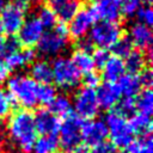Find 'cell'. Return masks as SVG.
<instances>
[{
	"label": "cell",
	"mask_w": 153,
	"mask_h": 153,
	"mask_svg": "<svg viewBox=\"0 0 153 153\" xmlns=\"http://www.w3.org/2000/svg\"><path fill=\"white\" fill-rule=\"evenodd\" d=\"M90 153H122L118 147H116L110 141H104L94 147H92V151Z\"/></svg>",
	"instance_id": "obj_38"
},
{
	"label": "cell",
	"mask_w": 153,
	"mask_h": 153,
	"mask_svg": "<svg viewBox=\"0 0 153 153\" xmlns=\"http://www.w3.org/2000/svg\"><path fill=\"white\" fill-rule=\"evenodd\" d=\"M35 57H36V53L32 48H24L16 53L5 55L4 63L8 71H14L31 63L35 60Z\"/></svg>",
	"instance_id": "obj_18"
},
{
	"label": "cell",
	"mask_w": 153,
	"mask_h": 153,
	"mask_svg": "<svg viewBox=\"0 0 153 153\" xmlns=\"http://www.w3.org/2000/svg\"><path fill=\"white\" fill-rule=\"evenodd\" d=\"M140 7H141L140 0H122L121 7H120V14L127 18H130L136 14Z\"/></svg>",
	"instance_id": "obj_33"
},
{
	"label": "cell",
	"mask_w": 153,
	"mask_h": 153,
	"mask_svg": "<svg viewBox=\"0 0 153 153\" xmlns=\"http://www.w3.org/2000/svg\"><path fill=\"white\" fill-rule=\"evenodd\" d=\"M7 131L12 143L24 153H30L36 139L38 137L33 114L24 109L17 110L8 120Z\"/></svg>",
	"instance_id": "obj_1"
},
{
	"label": "cell",
	"mask_w": 153,
	"mask_h": 153,
	"mask_svg": "<svg viewBox=\"0 0 153 153\" xmlns=\"http://www.w3.org/2000/svg\"><path fill=\"white\" fill-rule=\"evenodd\" d=\"M5 55V38L0 36V56Z\"/></svg>",
	"instance_id": "obj_44"
},
{
	"label": "cell",
	"mask_w": 153,
	"mask_h": 153,
	"mask_svg": "<svg viewBox=\"0 0 153 153\" xmlns=\"http://www.w3.org/2000/svg\"><path fill=\"white\" fill-rule=\"evenodd\" d=\"M135 108L139 114L151 116L153 112V93L151 88H143L135 96Z\"/></svg>",
	"instance_id": "obj_25"
},
{
	"label": "cell",
	"mask_w": 153,
	"mask_h": 153,
	"mask_svg": "<svg viewBox=\"0 0 153 153\" xmlns=\"http://www.w3.org/2000/svg\"><path fill=\"white\" fill-rule=\"evenodd\" d=\"M110 49H111L114 56L124 60V59L134 50V45H133V43L130 42V39H129L128 36H121V37L117 39V42H116Z\"/></svg>",
	"instance_id": "obj_29"
},
{
	"label": "cell",
	"mask_w": 153,
	"mask_h": 153,
	"mask_svg": "<svg viewBox=\"0 0 153 153\" xmlns=\"http://www.w3.org/2000/svg\"><path fill=\"white\" fill-rule=\"evenodd\" d=\"M20 1H24V2H26V4H29L30 1H32V0H20Z\"/></svg>",
	"instance_id": "obj_48"
},
{
	"label": "cell",
	"mask_w": 153,
	"mask_h": 153,
	"mask_svg": "<svg viewBox=\"0 0 153 153\" xmlns=\"http://www.w3.org/2000/svg\"><path fill=\"white\" fill-rule=\"evenodd\" d=\"M92 60H93V63H94V68H102L105 66V63L108 62V60L110 59V53L106 50V49H102V48H97V49H93L92 54Z\"/></svg>",
	"instance_id": "obj_34"
},
{
	"label": "cell",
	"mask_w": 153,
	"mask_h": 153,
	"mask_svg": "<svg viewBox=\"0 0 153 153\" xmlns=\"http://www.w3.org/2000/svg\"><path fill=\"white\" fill-rule=\"evenodd\" d=\"M122 0H96L94 5L91 6L96 12L99 20L117 22L120 14Z\"/></svg>",
	"instance_id": "obj_16"
},
{
	"label": "cell",
	"mask_w": 153,
	"mask_h": 153,
	"mask_svg": "<svg viewBox=\"0 0 153 153\" xmlns=\"http://www.w3.org/2000/svg\"><path fill=\"white\" fill-rule=\"evenodd\" d=\"M49 7L56 14L57 20L66 24L67 22H71V19L80 10L78 0H49Z\"/></svg>",
	"instance_id": "obj_17"
},
{
	"label": "cell",
	"mask_w": 153,
	"mask_h": 153,
	"mask_svg": "<svg viewBox=\"0 0 153 153\" xmlns=\"http://www.w3.org/2000/svg\"><path fill=\"white\" fill-rule=\"evenodd\" d=\"M51 114H54L55 116H62L65 117L66 115H68L69 112H72V102L68 98V96L66 94H57L55 97V99L51 102V104L49 105L48 109Z\"/></svg>",
	"instance_id": "obj_28"
},
{
	"label": "cell",
	"mask_w": 153,
	"mask_h": 153,
	"mask_svg": "<svg viewBox=\"0 0 153 153\" xmlns=\"http://www.w3.org/2000/svg\"><path fill=\"white\" fill-rule=\"evenodd\" d=\"M126 66H124V60L116 57V56H110L105 66L103 67V76L105 81L109 82H116L120 80V78L126 74Z\"/></svg>",
	"instance_id": "obj_19"
},
{
	"label": "cell",
	"mask_w": 153,
	"mask_h": 153,
	"mask_svg": "<svg viewBox=\"0 0 153 153\" xmlns=\"http://www.w3.org/2000/svg\"><path fill=\"white\" fill-rule=\"evenodd\" d=\"M59 141L56 136H39L36 139L31 152L33 153H56Z\"/></svg>",
	"instance_id": "obj_27"
},
{
	"label": "cell",
	"mask_w": 153,
	"mask_h": 153,
	"mask_svg": "<svg viewBox=\"0 0 153 153\" xmlns=\"http://www.w3.org/2000/svg\"><path fill=\"white\" fill-rule=\"evenodd\" d=\"M115 111L123 116L124 118L130 117L135 114L136 108H135V99L133 97H123L118 100V103L115 106Z\"/></svg>",
	"instance_id": "obj_32"
},
{
	"label": "cell",
	"mask_w": 153,
	"mask_h": 153,
	"mask_svg": "<svg viewBox=\"0 0 153 153\" xmlns=\"http://www.w3.org/2000/svg\"><path fill=\"white\" fill-rule=\"evenodd\" d=\"M93 44L92 42L90 41L88 37H82L80 39H78V49L76 50H80V51H85V53H91L93 51Z\"/></svg>",
	"instance_id": "obj_41"
},
{
	"label": "cell",
	"mask_w": 153,
	"mask_h": 153,
	"mask_svg": "<svg viewBox=\"0 0 153 153\" xmlns=\"http://www.w3.org/2000/svg\"><path fill=\"white\" fill-rule=\"evenodd\" d=\"M12 106H13V104H12V100H11L8 93L5 90L0 88V120L6 117L7 115H10Z\"/></svg>",
	"instance_id": "obj_35"
},
{
	"label": "cell",
	"mask_w": 153,
	"mask_h": 153,
	"mask_svg": "<svg viewBox=\"0 0 153 153\" xmlns=\"http://www.w3.org/2000/svg\"><path fill=\"white\" fill-rule=\"evenodd\" d=\"M117 85L121 91V94H123L124 97L135 98V96L141 91V86H140L137 75H135V74H130V73L123 74L120 78Z\"/></svg>",
	"instance_id": "obj_22"
},
{
	"label": "cell",
	"mask_w": 153,
	"mask_h": 153,
	"mask_svg": "<svg viewBox=\"0 0 153 153\" xmlns=\"http://www.w3.org/2000/svg\"><path fill=\"white\" fill-rule=\"evenodd\" d=\"M36 16H37L38 20L41 22L42 26L44 29H48V30H51L57 24V22H59L56 14L54 13V11L49 6H42L38 10Z\"/></svg>",
	"instance_id": "obj_30"
},
{
	"label": "cell",
	"mask_w": 153,
	"mask_h": 153,
	"mask_svg": "<svg viewBox=\"0 0 153 153\" xmlns=\"http://www.w3.org/2000/svg\"><path fill=\"white\" fill-rule=\"evenodd\" d=\"M53 81L62 90H73L81 81V74L67 57H57L53 65Z\"/></svg>",
	"instance_id": "obj_6"
},
{
	"label": "cell",
	"mask_w": 153,
	"mask_h": 153,
	"mask_svg": "<svg viewBox=\"0 0 153 153\" xmlns=\"http://www.w3.org/2000/svg\"><path fill=\"white\" fill-rule=\"evenodd\" d=\"M98 20L99 19L92 7L81 8L71 19L69 26H68V32L74 39L78 41L82 37H85L90 32L92 25Z\"/></svg>",
	"instance_id": "obj_9"
},
{
	"label": "cell",
	"mask_w": 153,
	"mask_h": 153,
	"mask_svg": "<svg viewBox=\"0 0 153 153\" xmlns=\"http://www.w3.org/2000/svg\"><path fill=\"white\" fill-rule=\"evenodd\" d=\"M57 96L56 93V88L55 86H53L51 84H43V85H38V91H37V100L39 104L49 106L51 104V102L55 99V97Z\"/></svg>",
	"instance_id": "obj_31"
},
{
	"label": "cell",
	"mask_w": 153,
	"mask_h": 153,
	"mask_svg": "<svg viewBox=\"0 0 153 153\" xmlns=\"http://www.w3.org/2000/svg\"><path fill=\"white\" fill-rule=\"evenodd\" d=\"M99 84H100V76H99L98 73L91 72V73L85 74V76H84V87L96 90L99 86Z\"/></svg>",
	"instance_id": "obj_39"
},
{
	"label": "cell",
	"mask_w": 153,
	"mask_h": 153,
	"mask_svg": "<svg viewBox=\"0 0 153 153\" xmlns=\"http://www.w3.org/2000/svg\"><path fill=\"white\" fill-rule=\"evenodd\" d=\"M7 93L12 100V104H19L24 110L33 109L37 104L38 84L27 75L17 74L7 79Z\"/></svg>",
	"instance_id": "obj_2"
},
{
	"label": "cell",
	"mask_w": 153,
	"mask_h": 153,
	"mask_svg": "<svg viewBox=\"0 0 153 153\" xmlns=\"http://www.w3.org/2000/svg\"><path fill=\"white\" fill-rule=\"evenodd\" d=\"M82 120L75 114L69 112L63 117V121L60 123V129L57 134L59 146H61L67 153L75 151L80 147L81 143V126Z\"/></svg>",
	"instance_id": "obj_3"
},
{
	"label": "cell",
	"mask_w": 153,
	"mask_h": 153,
	"mask_svg": "<svg viewBox=\"0 0 153 153\" xmlns=\"http://www.w3.org/2000/svg\"><path fill=\"white\" fill-rule=\"evenodd\" d=\"M20 47L22 45H20L19 41L17 39V37L10 36L8 38H5V55H8V54H12V53L20 50Z\"/></svg>",
	"instance_id": "obj_40"
},
{
	"label": "cell",
	"mask_w": 153,
	"mask_h": 153,
	"mask_svg": "<svg viewBox=\"0 0 153 153\" xmlns=\"http://www.w3.org/2000/svg\"><path fill=\"white\" fill-rule=\"evenodd\" d=\"M10 2V0H0V12L6 7V5Z\"/></svg>",
	"instance_id": "obj_46"
},
{
	"label": "cell",
	"mask_w": 153,
	"mask_h": 153,
	"mask_svg": "<svg viewBox=\"0 0 153 153\" xmlns=\"http://www.w3.org/2000/svg\"><path fill=\"white\" fill-rule=\"evenodd\" d=\"M104 123L108 128V135L111 139L110 142H112L116 147L126 148L128 143L134 139L127 118L117 114L115 110H111L106 114Z\"/></svg>",
	"instance_id": "obj_7"
},
{
	"label": "cell",
	"mask_w": 153,
	"mask_h": 153,
	"mask_svg": "<svg viewBox=\"0 0 153 153\" xmlns=\"http://www.w3.org/2000/svg\"><path fill=\"white\" fill-rule=\"evenodd\" d=\"M27 4L20 0L10 1L0 12V29L8 36H14L20 30L26 18Z\"/></svg>",
	"instance_id": "obj_4"
},
{
	"label": "cell",
	"mask_w": 153,
	"mask_h": 153,
	"mask_svg": "<svg viewBox=\"0 0 153 153\" xmlns=\"http://www.w3.org/2000/svg\"><path fill=\"white\" fill-rule=\"evenodd\" d=\"M129 129L133 135L140 136H147L152 133V120L149 116L135 112L133 116L129 117L128 121Z\"/></svg>",
	"instance_id": "obj_21"
},
{
	"label": "cell",
	"mask_w": 153,
	"mask_h": 153,
	"mask_svg": "<svg viewBox=\"0 0 153 153\" xmlns=\"http://www.w3.org/2000/svg\"><path fill=\"white\" fill-rule=\"evenodd\" d=\"M66 153H67V152H66Z\"/></svg>",
	"instance_id": "obj_50"
},
{
	"label": "cell",
	"mask_w": 153,
	"mask_h": 153,
	"mask_svg": "<svg viewBox=\"0 0 153 153\" xmlns=\"http://www.w3.org/2000/svg\"><path fill=\"white\" fill-rule=\"evenodd\" d=\"M128 37L133 43V45L137 48V50L148 51L151 49L153 35L149 26H146L141 23H135L130 26Z\"/></svg>",
	"instance_id": "obj_15"
},
{
	"label": "cell",
	"mask_w": 153,
	"mask_h": 153,
	"mask_svg": "<svg viewBox=\"0 0 153 153\" xmlns=\"http://www.w3.org/2000/svg\"><path fill=\"white\" fill-rule=\"evenodd\" d=\"M94 91H96V97H97L99 109L111 110L112 108L116 106L118 100L122 98L117 82L104 81L99 84V86Z\"/></svg>",
	"instance_id": "obj_14"
},
{
	"label": "cell",
	"mask_w": 153,
	"mask_h": 153,
	"mask_svg": "<svg viewBox=\"0 0 153 153\" xmlns=\"http://www.w3.org/2000/svg\"><path fill=\"white\" fill-rule=\"evenodd\" d=\"M121 36L122 29L117 22L98 20L92 25L88 38L93 47L108 50L117 42Z\"/></svg>",
	"instance_id": "obj_5"
},
{
	"label": "cell",
	"mask_w": 153,
	"mask_h": 153,
	"mask_svg": "<svg viewBox=\"0 0 153 153\" xmlns=\"http://www.w3.org/2000/svg\"><path fill=\"white\" fill-rule=\"evenodd\" d=\"M140 1H141V2H143L145 5H148V6H149V4L152 2V0H140Z\"/></svg>",
	"instance_id": "obj_47"
},
{
	"label": "cell",
	"mask_w": 153,
	"mask_h": 153,
	"mask_svg": "<svg viewBox=\"0 0 153 153\" xmlns=\"http://www.w3.org/2000/svg\"><path fill=\"white\" fill-rule=\"evenodd\" d=\"M35 126L37 134H41V136H56L59 134L60 123L57 116L51 114L48 109H41L35 115Z\"/></svg>",
	"instance_id": "obj_13"
},
{
	"label": "cell",
	"mask_w": 153,
	"mask_h": 153,
	"mask_svg": "<svg viewBox=\"0 0 153 153\" xmlns=\"http://www.w3.org/2000/svg\"><path fill=\"white\" fill-rule=\"evenodd\" d=\"M5 130H6L5 123H4L2 120H0V143L4 141V137H5Z\"/></svg>",
	"instance_id": "obj_43"
},
{
	"label": "cell",
	"mask_w": 153,
	"mask_h": 153,
	"mask_svg": "<svg viewBox=\"0 0 153 153\" xmlns=\"http://www.w3.org/2000/svg\"><path fill=\"white\" fill-rule=\"evenodd\" d=\"M137 79L140 82V86L143 88H151L152 84H153V73L151 71L149 67L143 68L139 74H137Z\"/></svg>",
	"instance_id": "obj_37"
},
{
	"label": "cell",
	"mask_w": 153,
	"mask_h": 153,
	"mask_svg": "<svg viewBox=\"0 0 153 153\" xmlns=\"http://www.w3.org/2000/svg\"><path fill=\"white\" fill-rule=\"evenodd\" d=\"M0 32H1V29H0Z\"/></svg>",
	"instance_id": "obj_49"
},
{
	"label": "cell",
	"mask_w": 153,
	"mask_h": 153,
	"mask_svg": "<svg viewBox=\"0 0 153 153\" xmlns=\"http://www.w3.org/2000/svg\"><path fill=\"white\" fill-rule=\"evenodd\" d=\"M74 153H90V152H88V149H87L86 147H81V146H80V147H78V148L74 151Z\"/></svg>",
	"instance_id": "obj_45"
},
{
	"label": "cell",
	"mask_w": 153,
	"mask_h": 153,
	"mask_svg": "<svg viewBox=\"0 0 153 153\" xmlns=\"http://www.w3.org/2000/svg\"><path fill=\"white\" fill-rule=\"evenodd\" d=\"M108 128L102 120H88L81 126V142L86 146L94 147L108 137Z\"/></svg>",
	"instance_id": "obj_12"
},
{
	"label": "cell",
	"mask_w": 153,
	"mask_h": 153,
	"mask_svg": "<svg viewBox=\"0 0 153 153\" xmlns=\"http://www.w3.org/2000/svg\"><path fill=\"white\" fill-rule=\"evenodd\" d=\"M74 112L81 120H93L99 112V105L96 97V91L87 87H81L74 94L73 99Z\"/></svg>",
	"instance_id": "obj_8"
},
{
	"label": "cell",
	"mask_w": 153,
	"mask_h": 153,
	"mask_svg": "<svg viewBox=\"0 0 153 153\" xmlns=\"http://www.w3.org/2000/svg\"><path fill=\"white\" fill-rule=\"evenodd\" d=\"M67 42H68V37L60 35L54 29H51V30L43 32L41 39L38 41L36 45L41 55L51 57V56H56L60 53H62L65 48L67 47Z\"/></svg>",
	"instance_id": "obj_10"
},
{
	"label": "cell",
	"mask_w": 153,
	"mask_h": 153,
	"mask_svg": "<svg viewBox=\"0 0 153 153\" xmlns=\"http://www.w3.org/2000/svg\"><path fill=\"white\" fill-rule=\"evenodd\" d=\"M69 60L74 65V67L79 71L80 74H87V73L94 72V63L90 53L75 50L72 54Z\"/></svg>",
	"instance_id": "obj_24"
},
{
	"label": "cell",
	"mask_w": 153,
	"mask_h": 153,
	"mask_svg": "<svg viewBox=\"0 0 153 153\" xmlns=\"http://www.w3.org/2000/svg\"><path fill=\"white\" fill-rule=\"evenodd\" d=\"M124 153H153V140L151 135L133 139L124 148Z\"/></svg>",
	"instance_id": "obj_26"
},
{
	"label": "cell",
	"mask_w": 153,
	"mask_h": 153,
	"mask_svg": "<svg viewBox=\"0 0 153 153\" xmlns=\"http://www.w3.org/2000/svg\"><path fill=\"white\" fill-rule=\"evenodd\" d=\"M31 79L38 85L50 84L53 81V68L51 65L45 60H38L31 65L30 69Z\"/></svg>",
	"instance_id": "obj_20"
},
{
	"label": "cell",
	"mask_w": 153,
	"mask_h": 153,
	"mask_svg": "<svg viewBox=\"0 0 153 153\" xmlns=\"http://www.w3.org/2000/svg\"><path fill=\"white\" fill-rule=\"evenodd\" d=\"M136 16H137V19H139L137 23H141V24L151 27V25L153 23V12H152V8L148 5L141 6L139 8V11L136 12Z\"/></svg>",
	"instance_id": "obj_36"
},
{
	"label": "cell",
	"mask_w": 153,
	"mask_h": 153,
	"mask_svg": "<svg viewBox=\"0 0 153 153\" xmlns=\"http://www.w3.org/2000/svg\"><path fill=\"white\" fill-rule=\"evenodd\" d=\"M43 32H44V27L42 26L37 16L30 14L29 17L25 18L20 30L18 31L17 39L19 41L20 45L25 48H32L38 43Z\"/></svg>",
	"instance_id": "obj_11"
},
{
	"label": "cell",
	"mask_w": 153,
	"mask_h": 153,
	"mask_svg": "<svg viewBox=\"0 0 153 153\" xmlns=\"http://www.w3.org/2000/svg\"><path fill=\"white\" fill-rule=\"evenodd\" d=\"M8 74H10V71H8L7 67L5 66L4 61L0 60V84L5 82V81L8 79Z\"/></svg>",
	"instance_id": "obj_42"
},
{
	"label": "cell",
	"mask_w": 153,
	"mask_h": 153,
	"mask_svg": "<svg viewBox=\"0 0 153 153\" xmlns=\"http://www.w3.org/2000/svg\"><path fill=\"white\" fill-rule=\"evenodd\" d=\"M147 56L143 51L134 49L126 59H124V66L126 71L130 74H139L143 68H146V62H147Z\"/></svg>",
	"instance_id": "obj_23"
}]
</instances>
